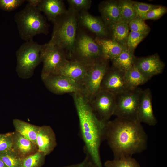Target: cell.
<instances>
[{
    "label": "cell",
    "instance_id": "cell-31",
    "mask_svg": "<svg viewBox=\"0 0 167 167\" xmlns=\"http://www.w3.org/2000/svg\"><path fill=\"white\" fill-rule=\"evenodd\" d=\"M148 34L130 31L129 33L127 43L128 50L134 53V51L138 45Z\"/></svg>",
    "mask_w": 167,
    "mask_h": 167
},
{
    "label": "cell",
    "instance_id": "cell-36",
    "mask_svg": "<svg viewBox=\"0 0 167 167\" xmlns=\"http://www.w3.org/2000/svg\"><path fill=\"white\" fill-rule=\"evenodd\" d=\"M12 139L11 132L0 134V152L11 149Z\"/></svg>",
    "mask_w": 167,
    "mask_h": 167
},
{
    "label": "cell",
    "instance_id": "cell-10",
    "mask_svg": "<svg viewBox=\"0 0 167 167\" xmlns=\"http://www.w3.org/2000/svg\"><path fill=\"white\" fill-rule=\"evenodd\" d=\"M89 103L98 118L105 123L113 115L116 96L109 92L100 90Z\"/></svg>",
    "mask_w": 167,
    "mask_h": 167
},
{
    "label": "cell",
    "instance_id": "cell-3",
    "mask_svg": "<svg viewBox=\"0 0 167 167\" xmlns=\"http://www.w3.org/2000/svg\"><path fill=\"white\" fill-rule=\"evenodd\" d=\"M78 14L69 7L65 14L58 17L53 23L52 36L49 41L64 50L69 59L71 58L76 37Z\"/></svg>",
    "mask_w": 167,
    "mask_h": 167
},
{
    "label": "cell",
    "instance_id": "cell-29",
    "mask_svg": "<svg viewBox=\"0 0 167 167\" xmlns=\"http://www.w3.org/2000/svg\"><path fill=\"white\" fill-rule=\"evenodd\" d=\"M0 159L7 167H19L21 158L11 149L0 152Z\"/></svg>",
    "mask_w": 167,
    "mask_h": 167
},
{
    "label": "cell",
    "instance_id": "cell-37",
    "mask_svg": "<svg viewBox=\"0 0 167 167\" xmlns=\"http://www.w3.org/2000/svg\"><path fill=\"white\" fill-rule=\"evenodd\" d=\"M60 167H97V166L90 156L86 154L84 160L79 163Z\"/></svg>",
    "mask_w": 167,
    "mask_h": 167
},
{
    "label": "cell",
    "instance_id": "cell-35",
    "mask_svg": "<svg viewBox=\"0 0 167 167\" xmlns=\"http://www.w3.org/2000/svg\"><path fill=\"white\" fill-rule=\"evenodd\" d=\"M24 0H0V8L5 11H13L21 6Z\"/></svg>",
    "mask_w": 167,
    "mask_h": 167
},
{
    "label": "cell",
    "instance_id": "cell-25",
    "mask_svg": "<svg viewBox=\"0 0 167 167\" xmlns=\"http://www.w3.org/2000/svg\"><path fill=\"white\" fill-rule=\"evenodd\" d=\"M124 77L130 89L138 87L149 80L134 65L124 72Z\"/></svg>",
    "mask_w": 167,
    "mask_h": 167
},
{
    "label": "cell",
    "instance_id": "cell-39",
    "mask_svg": "<svg viewBox=\"0 0 167 167\" xmlns=\"http://www.w3.org/2000/svg\"><path fill=\"white\" fill-rule=\"evenodd\" d=\"M0 167H7L2 161L0 159Z\"/></svg>",
    "mask_w": 167,
    "mask_h": 167
},
{
    "label": "cell",
    "instance_id": "cell-19",
    "mask_svg": "<svg viewBox=\"0 0 167 167\" xmlns=\"http://www.w3.org/2000/svg\"><path fill=\"white\" fill-rule=\"evenodd\" d=\"M37 7L44 13L48 20L53 23L67 10L62 0H40Z\"/></svg>",
    "mask_w": 167,
    "mask_h": 167
},
{
    "label": "cell",
    "instance_id": "cell-27",
    "mask_svg": "<svg viewBox=\"0 0 167 167\" xmlns=\"http://www.w3.org/2000/svg\"><path fill=\"white\" fill-rule=\"evenodd\" d=\"M46 156L42 153L36 152L20 159L19 167H42Z\"/></svg>",
    "mask_w": 167,
    "mask_h": 167
},
{
    "label": "cell",
    "instance_id": "cell-22",
    "mask_svg": "<svg viewBox=\"0 0 167 167\" xmlns=\"http://www.w3.org/2000/svg\"><path fill=\"white\" fill-rule=\"evenodd\" d=\"M111 39L120 44L127 47L129 33L128 24L119 21L112 23L107 26Z\"/></svg>",
    "mask_w": 167,
    "mask_h": 167
},
{
    "label": "cell",
    "instance_id": "cell-9",
    "mask_svg": "<svg viewBox=\"0 0 167 167\" xmlns=\"http://www.w3.org/2000/svg\"><path fill=\"white\" fill-rule=\"evenodd\" d=\"M109 61L104 59L89 67L83 85V95L89 103L100 90L103 78L109 67Z\"/></svg>",
    "mask_w": 167,
    "mask_h": 167
},
{
    "label": "cell",
    "instance_id": "cell-30",
    "mask_svg": "<svg viewBox=\"0 0 167 167\" xmlns=\"http://www.w3.org/2000/svg\"><path fill=\"white\" fill-rule=\"evenodd\" d=\"M128 26L130 31L148 34L150 31L145 20L138 15L128 24Z\"/></svg>",
    "mask_w": 167,
    "mask_h": 167
},
{
    "label": "cell",
    "instance_id": "cell-26",
    "mask_svg": "<svg viewBox=\"0 0 167 167\" xmlns=\"http://www.w3.org/2000/svg\"><path fill=\"white\" fill-rule=\"evenodd\" d=\"M134 1L119 0V21L129 24L136 17L137 15L133 7Z\"/></svg>",
    "mask_w": 167,
    "mask_h": 167
},
{
    "label": "cell",
    "instance_id": "cell-4",
    "mask_svg": "<svg viewBox=\"0 0 167 167\" xmlns=\"http://www.w3.org/2000/svg\"><path fill=\"white\" fill-rule=\"evenodd\" d=\"M14 19L20 38L26 41L32 40L37 35L49 32L48 25L45 17L37 6L28 3L15 14Z\"/></svg>",
    "mask_w": 167,
    "mask_h": 167
},
{
    "label": "cell",
    "instance_id": "cell-5",
    "mask_svg": "<svg viewBox=\"0 0 167 167\" xmlns=\"http://www.w3.org/2000/svg\"><path fill=\"white\" fill-rule=\"evenodd\" d=\"M42 45L31 40L23 43L17 51L16 71L19 77L28 79L33 75L35 69L41 62Z\"/></svg>",
    "mask_w": 167,
    "mask_h": 167
},
{
    "label": "cell",
    "instance_id": "cell-16",
    "mask_svg": "<svg viewBox=\"0 0 167 167\" xmlns=\"http://www.w3.org/2000/svg\"><path fill=\"white\" fill-rule=\"evenodd\" d=\"M78 20L82 26L95 34L97 37L106 38L109 36L108 27L102 19L92 15L88 11L79 13Z\"/></svg>",
    "mask_w": 167,
    "mask_h": 167
},
{
    "label": "cell",
    "instance_id": "cell-21",
    "mask_svg": "<svg viewBox=\"0 0 167 167\" xmlns=\"http://www.w3.org/2000/svg\"><path fill=\"white\" fill-rule=\"evenodd\" d=\"M95 41L100 47L104 58L111 60L127 49L111 39L96 37Z\"/></svg>",
    "mask_w": 167,
    "mask_h": 167
},
{
    "label": "cell",
    "instance_id": "cell-12",
    "mask_svg": "<svg viewBox=\"0 0 167 167\" xmlns=\"http://www.w3.org/2000/svg\"><path fill=\"white\" fill-rule=\"evenodd\" d=\"M130 89L125 79L124 72L113 66L109 67L103 78L100 90L117 96Z\"/></svg>",
    "mask_w": 167,
    "mask_h": 167
},
{
    "label": "cell",
    "instance_id": "cell-24",
    "mask_svg": "<svg viewBox=\"0 0 167 167\" xmlns=\"http://www.w3.org/2000/svg\"><path fill=\"white\" fill-rule=\"evenodd\" d=\"M136 58L134 53L127 49L110 61L112 66L125 72L134 66Z\"/></svg>",
    "mask_w": 167,
    "mask_h": 167
},
{
    "label": "cell",
    "instance_id": "cell-17",
    "mask_svg": "<svg viewBox=\"0 0 167 167\" xmlns=\"http://www.w3.org/2000/svg\"><path fill=\"white\" fill-rule=\"evenodd\" d=\"M36 144L38 151L45 156L54 150L57 146V140L55 133L50 126L43 125L40 126Z\"/></svg>",
    "mask_w": 167,
    "mask_h": 167
},
{
    "label": "cell",
    "instance_id": "cell-28",
    "mask_svg": "<svg viewBox=\"0 0 167 167\" xmlns=\"http://www.w3.org/2000/svg\"><path fill=\"white\" fill-rule=\"evenodd\" d=\"M105 167H141L137 160L132 156L124 157L106 161Z\"/></svg>",
    "mask_w": 167,
    "mask_h": 167
},
{
    "label": "cell",
    "instance_id": "cell-11",
    "mask_svg": "<svg viewBox=\"0 0 167 167\" xmlns=\"http://www.w3.org/2000/svg\"><path fill=\"white\" fill-rule=\"evenodd\" d=\"M42 79L47 88L53 93L61 95L81 93L83 94L82 86L64 76L52 74Z\"/></svg>",
    "mask_w": 167,
    "mask_h": 167
},
{
    "label": "cell",
    "instance_id": "cell-38",
    "mask_svg": "<svg viewBox=\"0 0 167 167\" xmlns=\"http://www.w3.org/2000/svg\"><path fill=\"white\" fill-rule=\"evenodd\" d=\"M40 0H27L28 3L34 6H37Z\"/></svg>",
    "mask_w": 167,
    "mask_h": 167
},
{
    "label": "cell",
    "instance_id": "cell-8",
    "mask_svg": "<svg viewBox=\"0 0 167 167\" xmlns=\"http://www.w3.org/2000/svg\"><path fill=\"white\" fill-rule=\"evenodd\" d=\"M40 57L43 64L41 79L55 74L68 59L64 50L49 41L42 45Z\"/></svg>",
    "mask_w": 167,
    "mask_h": 167
},
{
    "label": "cell",
    "instance_id": "cell-13",
    "mask_svg": "<svg viewBox=\"0 0 167 167\" xmlns=\"http://www.w3.org/2000/svg\"><path fill=\"white\" fill-rule=\"evenodd\" d=\"M134 65L148 80L161 74L165 67V63L157 53L146 57L136 58Z\"/></svg>",
    "mask_w": 167,
    "mask_h": 167
},
{
    "label": "cell",
    "instance_id": "cell-15",
    "mask_svg": "<svg viewBox=\"0 0 167 167\" xmlns=\"http://www.w3.org/2000/svg\"><path fill=\"white\" fill-rule=\"evenodd\" d=\"M149 88L143 90L137 113V120L140 123L155 126L157 123L152 106V96Z\"/></svg>",
    "mask_w": 167,
    "mask_h": 167
},
{
    "label": "cell",
    "instance_id": "cell-18",
    "mask_svg": "<svg viewBox=\"0 0 167 167\" xmlns=\"http://www.w3.org/2000/svg\"><path fill=\"white\" fill-rule=\"evenodd\" d=\"M11 149L20 158L34 154L38 151L36 144L16 131L12 132Z\"/></svg>",
    "mask_w": 167,
    "mask_h": 167
},
{
    "label": "cell",
    "instance_id": "cell-6",
    "mask_svg": "<svg viewBox=\"0 0 167 167\" xmlns=\"http://www.w3.org/2000/svg\"><path fill=\"white\" fill-rule=\"evenodd\" d=\"M71 59L89 66L106 59L94 39L83 32L77 33Z\"/></svg>",
    "mask_w": 167,
    "mask_h": 167
},
{
    "label": "cell",
    "instance_id": "cell-20",
    "mask_svg": "<svg viewBox=\"0 0 167 167\" xmlns=\"http://www.w3.org/2000/svg\"><path fill=\"white\" fill-rule=\"evenodd\" d=\"M101 19L107 26L110 24L119 21V0L104 1L98 6Z\"/></svg>",
    "mask_w": 167,
    "mask_h": 167
},
{
    "label": "cell",
    "instance_id": "cell-34",
    "mask_svg": "<svg viewBox=\"0 0 167 167\" xmlns=\"http://www.w3.org/2000/svg\"><path fill=\"white\" fill-rule=\"evenodd\" d=\"M167 12L166 7L160 6L148 12L142 18L144 20H156L159 19Z\"/></svg>",
    "mask_w": 167,
    "mask_h": 167
},
{
    "label": "cell",
    "instance_id": "cell-32",
    "mask_svg": "<svg viewBox=\"0 0 167 167\" xmlns=\"http://www.w3.org/2000/svg\"><path fill=\"white\" fill-rule=\"evenodd\" d=\"M160 5L134 1L133 7L137 15L141 18L151 10Z\"/></svg>",
    "mask_w": 167,
    "mask_h": 167
},
{
    "label": "cell",
    "instance_id": "cell-14",
    "mask_svg": "<svg viewBox=\"0 0 167 167\" xmlns=\"http://www.w3.org/2000/svg\"><path fill=\"white\" fill-rule=\"evenodd\" d=\"M90 66L74 59H68L54 74L66 76L83 87Z\"/></svg>",
    "mask_w": 167,
    "mask_h": 167
},
{
    "label": "cell",
    "instance_id": "cell-23",
    "mask_svg": "<svg viewBox=\"0 0 167 167\" xmlns=\"http://www.w3.org/2000/svg\"><path fill=\"white\" fill-rule=\"evenodd\" d=\"M13 123L15 131L36 144V140L40 126L18 119H14Z\"/></svg>",
    "mask_w": 167,
    "mask_h": 167
},
{
    "label": "cell",
    "instance_id": "cell-2",
    "mask_svg": "<svg viewBox=\"0 0 167 167\" xmlns=\"http://www.w3.org/2000/svg\"><path fill=\"white\" fill-rule=\"evenodd\" d=\"M78 115L81 137L84 143V151L97 167H103L100 148L104 139L105 122L101 120L93 111L89 103L81 93L72 94Z\"/></svg>",
    "mask_w": 167,
    "mask_h": 167
},
{
    "label": "cell",
    "instance_id": "cell-33",
    "mask_svg": "<svg viewBox=\"0 0 167 167\" xmlns=\"http://www.w3.org/2000/svg\"><path fill=\"white\" fill-rule=\"evenodd\" d=\"M69 7H71L79 13L88 11L90 8L92 1L91 0H67Z\"/></svg>",
    "mask_w": 167,
    "mask_h": 167
},
{
    "label": "cell",
    "instance_id": "cell-1",
    "mask_svg": "<svg viewBox=\"0 0 167 167\" xmlns=\"http://www.w3.org/2000/svg\"><path fill=\"white\" fill-rule=\"evenodd\" d=\"M104 139L111 149L114 158L132 156L147 148V134L137 120L116 117L105 122Z\"/></svg>",
    "mask_w": 167,
    "mask_h": 167
},
{
    "label": "cell",
    "instance_id": "cell-7",
    "mask_svg": "<svg viewBox=\"0 0 167 167\" xmlns=\"http://www.w3.org/2000/svg\"><path fill=\"white\" fill-rule=\"evenodd\" d=\"M143 90L140 88L130 89L116 96L113 115L116 117L137 120V113Z\"/></svg>",
    "mask_w": 167,
    "mask_h": 167
}]
</instances>
